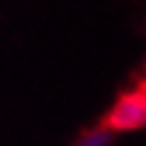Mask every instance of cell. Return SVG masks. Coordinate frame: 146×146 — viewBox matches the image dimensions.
I'll return each instance as SVG.
<instances>
[{
	"instance_id": "2",
	"label": "cell",
	"mask_w": 146,
	"mask_h": 146,
	"mask_svg": "<svg viewBox=\"0 0 146 146\" xmlns=\"http://www.w3.org/2000/svg\"><path fill=\"white\" fill-rule=\"evenodd\" d=\"M74 146H109V135L104 130H96V133H88L85 138H80Z\"/></svg>"
},
{
	"instance_id": "1",
	"label": "cell",
	"mask_w": 146,
	"mask_h": 146,
	"mask_svg": "<svg viewBox=\"0 0 146 146\" xmlns=\"http://www.w3.org/2000/svg\"><path fill=\"white\" fill-rule=\"evenodd\" d=\"M106 125L119 133H133L146 127V88H135V90H127L125 96H119L109 111Z\"/></svg>"
}]
</instances>
